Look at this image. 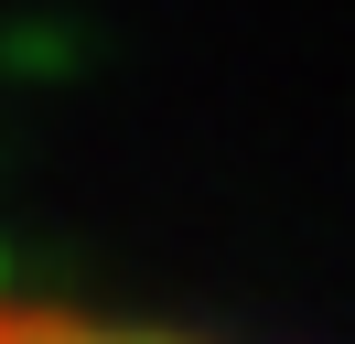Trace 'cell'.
Masks as SVG:
<instances>
[{
    "label": "cell",
    "mask_w": 355,
    "mask_h": 344,
    "mask_svg": "<svg viewBox=\"0 0 355 344\" xmlns=\"http://www.w3.org/2000/svg\"><path fill=\"white\" fill-rule=\"evenodd\" d=\"M0 344H226V334L119 312V301H76V291H0Z\"/></svg>",
    "instance_id": "cell-1"
}]
</instances>
